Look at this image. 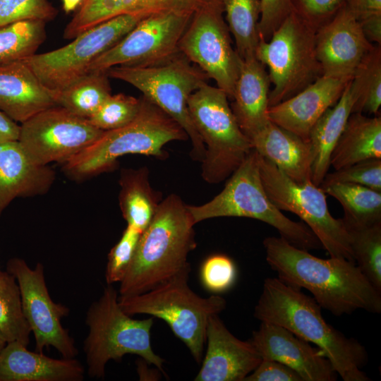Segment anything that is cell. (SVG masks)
<instances>
[{
  "label": "cell",
  "instance_id": "1",
  "mask_svg": "<svg viewBox=\"0 0 381 381\" xmlns=\"http://www.w3.org/2000/svg\"><path fill=\"white\" fill-rule=\"evenodd\" d=\"M263 246L266 261L280 280L296 289H306L322 308L334 315H350L358 310L381 312V292L356 262L318 258L281 236L265 238Z\"/></svg>",
  "mask_w": 381,
  "mask_h": 381
},
{
  "label": "cell",
  "instance_id": "2",
  "mask_svg": "<svg viewBox=\"0 0 381 381\" xmlns=\"http://www.w3.org/2000/svg\"><path fill=\"white\" fill-rule=\"evenodd\" d=\"M320 306L301 289L278 277L265 279L253 316L282 326L321 349L344 381H369L361 370L368 361L365 346L348 337L323 318Z\"/></svg>",
  "mask_w": 381,
  "mask_h": 381
},
{
  "label": "cell",
  "instance_id": "3",
  "mask_svg": "<svg viewBox=\"0 0 381 381\" xmlns=\"http://www.w3.org/2000/svg\"><path fill=\"white\" fill-rule=\"evenodd\" d=\"M195 222L181 198L171 194L162 200L146 229L120 282L119 296L140 294L190 266L188 254L196 248Z\"/></svg>",
  "mask_w": 381,
  "mask_h": 381
},
{
  "label": "cell",
  "instance_id": "4",
  "mask_svg": "<svg viewBox=\"0 0 381 381\" xmlns=\"http://www.w3.org/2000/svg\"><path fill=\"white\" fill-rule=\"evenodd\" d=\"M136 117L119 128L104 131L90 145L64 162V172L83 179L111 169L119 157L128 154L167 157L164 146L186 140L181 126L155 104L142 96Z\"/></svg>",
  "mask_w": 381,
  "mask_h": 381
},
{
  "label": "cell",
  "instance_id": "5",
  "mask_svg": "<svg viewBox=\"0 0 381 381\" xmlns=\"http://www.w3.org/2000/svg\"><path fill=\"white\" fill-rule=\"evenodd\" d=\"M258 157V152L252 149L218 195L203 205H188L195 224L222 217H248L272 226L281 237L298 248L308 251L323 249L304 222L288 218L268 197L262 182Z\"/></svg>",
  "mask_w": 381,
  "mask_h": 381
},
{
  "label": "cell",
  "instance_id": "6",
  "mask_svg": "<svg viewBox=\"0 0 381 381\" xmlns=\"http://www.w3.org/2000/svg\"><path fill=\"white\" fill-rule=\"evenodd\" d=\"M85 322L89 328L84 342L87 373L91 377L103 378L110 360L119 361L126 354L140 356L164 373V360L153 351L150 331L153 317L133 319L121 308L113 284H107L98 300L87 310Z\"/></svg>",
  "mask_w": 381,
  "mask_h": 381
},
{
  "label": "cell",
  "instance_id": "7",
  "mask_svg": "<svg viewBox=\"0 0 381 381\" xmlns=\"http://www.w3.org/2000/svg\"><path fill=\"white\" fill-rule=\"evenodd\" d=\"M190 265L145 293L119 296L121 309L132 316L145 314L167 323L198 363L204 356L206 327L210 315L222 312L226 300L219 294L202 298L188 284Z\"/></svg>",
  "mask_w": 381,
  "mask_h": 381
},
{
  "label": "cell",
  "instance_id": "8",
  "mask_svg": "<svg viewBox=\"0 0 381 381\" xmlns=\"http://www.w3.org/2000/svg\"><path fill=\"white\" fill-rule=\"evenodd\" d=\"M109 78L124 81L177 122L192 144L191 157L202 162L205 147L188 108L191 94L207 83L208 76L181 52L169 59L145 66H118L106 71Z\"/></svg>",
  "mask_w": 381,
  "mask_h": 381
},
{
  "label": "cell",
  "instance_id": "9",
  "mask_svg": "<svg viewBox=\"0 0 381 381\" xmlns=\"http://www.w3.org/2000/svg\"><path fill=\"white\" fill-rule=\"evenodd\" d=\"M228 99L224 90L206 83L188 100L191 120L205 147L201 174L209 183L229 178L253 149Z\"/></svg>",
  "mask_w": 381,
  "mask_h": 381
},
{
  "label": "cell",
  "instance_id": "10",
  "mask_svg": "<svg viewBox=\"0 0 381 381\" xmlns=\"http://www.w3.org/2000/svg\"><path fill=\"white\" fill-rule=\"evenodd\" d=\"M315 33L294 10L269 40H260L255 55L268 68L272 85L269 107L291 97L322 75L315 53Z\"/></svg>",
  "mask_w": 381,
  "mask_h": 381
},
{
  "label": "cell",
  "instance_id": "11",
  "mask_svg": "<svg viewBox=\"0 0 381 381\" xmlns=\"http://www.w3.org/2000/svg\"><path fill=\"white\" fill-rule=\"evenodd\" d=\"M258 160L265 190L275 206L296 214L330 257L355 262L349 232L342 219L330 214L322 189L312 181L298 183L292 180L259 155Z\"/></svg>",
  "mask_w": 381,
  "mask_h": 381
},
{
  "label": "cell",
  "instance_id": "12",
  "mask_svg": "<svg viewBox=\"0 0 381 381\" xmlns=\"http://www.w3.org/2000/svg\"><path fill=\"white\" fill-rule=\"evenodd\" d=\"M145 17L121 15L78 35L66 46L23 59L41 83L59 92L87 73L91 63L124 37Z\"/></svg>",
  "mask_w": 381,
  "mask_h": 381
},
{
  "label": "cell",
  "instance_id": "13",
  "mask_svg": "<svg viewBox=\"0 0 381 381\" xmlns=\"http://www.w3.org/2000/svg\"><path fill=\"white\" fill-rule=\"evenodd\" d=\"M179 51L231 99L242 59L232 45L221 0H211L192 15Z\"/></svg>",
  "mask_w": 381,
  "mask_h": 381
},
{
  "label": "cell",
  "instance_id": "14",
  "mask_svg": "<svg viewBox=\"0 0 381 381\" xmlns=\"http://www.w3.org/2000/svg\"><path fill=\"white\" fill-rule=\"evenodd\" d=\"M103 132L88 119L54 106L22 123L18 141L32 162L44 166L53 162H66Z\"/></svg>",
  "mask_w": 381,
  "mask_h": 381
},
{
  "label": "cell",
  "instance_id": "15",
  "mask_svg": "<svg viewBox=\"0 0 381 381\" xmlns=\"http://www.w3.org/2000/svg\"><path fill=\"white\" fill-rule=\"evenodd\" d=\"M191 16L165 12L145 17L97 56L87 73L106 72L118 66H145L169 59L179 52V41Z\"/></svg>",
  "mask_w": 381,
  "mask_h": 381
},
{
  "label": "cell",
  "instance_id": "16",
  "mask_svg": "<svg viewBox=\"0 0 381 381\" xmlns=\"http://www.w3.org/2000/svg\"><path fill=\"white\" fill-rule=\"evenodd\" d=\"M6 272L18 284L23 314L35 337V351L43 353L45 348L53 346L63 358H75L78 350L74 341L61 322L69 309L52 299L43 265L38 262L31 269L24 260L13 258L8 261Z\"/></svg>",
  "mask_w": 381,
  "mask_h": 381
},
{
  "label": "cell",
  "instance_id": "17",
  "mask_svg": "<svg viewBox=\"0 0 381 381\" xmlns=\"http://www.w3.org/2000/svg\"><path fill=\"white\" fill-rule=\"evenodd\" d=\"M315 45L322 75L348 78L353 76L375 46L346 4L316 31Z\"/></svg>",
  "mask_w": 381,
  "mask_h": 381
},
{
  "label": "cell",
  "instance_id": "18",
  "mask_svg": "<svg viewBox=\"0 0 381 381\" xmlns=\"http://www.w3.org/2000/svg\"><path fill=\"white\" fill-rule=\"evenodd\" d=\"M262 359L294 370L302 381H335L337 373L325 353L276 324L261 322L249 339Z\"/></svg>",
  "mask_w": 381,
  "mask_h": 381
},
{
  "label": "cell",
  "instance_id": "19",
  "mask_svg": "<svg viewBox=\"0 0 381 381\" xmlns=\"http://www.w3.org/2000/svg\"><path fill=\"white\" fill-rule=\"evenodd\" d=\"M207 350L195 381H243L262 361L249 341L232 334L218 314L209 317L205 334Z\"/></svg>",
  "mask_w": 381,
  "mask_h": 381
},
{
  "label": "cell",
  "instance_id": "20",
  "mask_svg": "<svg viewBox=\"0 0 381 381\" xmlns=\"http://www.w3.org/2000/svg\"><path fill=\"white\" fill-rule=\"evenodd\" d=\"M350 80L322 75L295 95L270 107L269 119L308 142L314 124L337 102Z\"/></svg>",
  "mask_w": 381,
  "mask_h": 381
},
{
  "label": "cell",
  "instance_id": "21",
  "mask_svg": "<svg viewBox=\"0 0 381 381\" xmlns=\"http://www.w3.org/2000/svg\"><path fill=\"white\" fill-rule=\"evenodd\" d=\"M211 0H83L66 25L64 37L73 40L105 20L121 15L143 17L158 13L192 16Z\"/></svg>",
  "mask_w": 381,
  "mask_h": 381
},
{
  "label": "cell",
  "instance_id": "22",
  "mask_svg": "<svg viewBox=\"0 0 381 381\" xmlns=\"http://www.w3.org/2000/svg\"><path fill=\"white\" fill-rule=\"evenodd\" d=\"M54 106V92L23 60L0 64V110L10 119L22 123Z\"/></svg>",
  "mask_w": 381,
  "mask_h": 381
},
{
  "label": "cell",
  "instance_id": "23",
  "mask_svg": "<svg viewBox=\"0 0 381 381\" xmlns=\"http://www.w3.org/2000/svg\"><path fill=\"white\" fill-rule=\"evenodd\" d=\"M85 368L75 358L55 359L18 341L0 351V381H81Z\"/></svg>",
  "mask_w": 381,
  "mask_h": 381
},
{
  "label": "cell",
  "instance_id": "24",
  "mask_svg": "<svg viewBox=\"0 0 381 381\" xmlns=\"http://www.w3.org/2000/svg\"><path fill=\"white\" fill-rule=\"evenodd\" d=\"M270 80L265 66L255 56L242 59L230 107L249 141L270 121Z\"/></svg>",
  "mask_w": 381,
  "mask_h": 381
},
{
  "label": "cell",
  "instance_id": "25",
  "mask_svg": "<svg viewBox=\"0 0 381 381\" xmlns=\"http://www.w3.org/2000/svg\"><path fill=\"white\" fill-rule=\"evenodd\" d=\"M54 179L53 169L32 162L18 140L0 142V215L16 198L45 193Z\"/></svg>",
  "mask_w": 381,
  "mask_h": 381
},
{
  "label": "cell",
  "instance_id": "26",
  "mask_svg": "<svg viewBox=\"0 0 381 381\" xmlns=\"http://www.w3.org/2000/svg\"><path fill=\"white\" fill-rule=\"evenodd\" d=\"M252 148L292 180L311 181L313 155L309 142L270 120L250 140Z\"/></svg>",
  "mask_w": 381,
  "mask_h": 381
},
{
  "label": "cell",
  "instance_id": "27",
  "mask_svg": "<svg viewBox=\"0 0 381 381\" xmlns=\"http://www.w3.org/2000/svg\"><path fill=\"white\" fill-rule=\"evenodd\" d=\"M358 71L348 82L337 102L327 109L313 126L308 138L313 155L311 181L319 186L330 167L331 153L352 113L361 90Z\"/></svg>",
  "mask_w": 381,
  "mask_h": 381
},
{
  "label": "cell",
  "instance_id": "28",
  "mask_svg": "<svg viewBox=\"0 0 381 381\" xmlns=\"http://www.w3.org/2000/svg\"><path fill=\"white\" fill-rule=\"evenodd\" d=\"M381 158V117L351 113L330 155L334 169Z\"/></svg>",
  "mask_w": 381,
  "mask_h": 381
},
{
  "label": "cell",
  "instance_id": "29",
  "mask_svg": "<svg viewBox=\"0 0 381 381\" xmlns=\"http://www.w3.org/2000/svg\"><path fill=\"white\" fill-rule=\"evenodd\" d=\"M147 167L121 171L119 205L127 225L141 233L151 222L161 200L151 187Z\"/></svg>",
  "mask_w": 381,
  "mask_h": 381
},
{
  "label": "cell",
  "instance_id": "30",
  "mask_svg": "<svg viewBox=\"0 0 381 381\" xmlns=\"http://www.w3.org/2000/svg\"><path fill=\"white\" fill-rule=\"evenodd\" d=\"M320 187L341 205V219L347 230L381 222V192L358 184L339 182Z\"/></svg>",
  "mask_w": 381,
  "mask_h": 381
},
{
  "label": "cell",
  "instance_id": "31",
  "mask_svg": "<svg viewBox=\"0 0 381 381\" xmlns=\"http://www.w3.org/2000/svg\"><path fill=\"white\" fill-rule=\"evenodd\" d=\"M111 95L106 72H91L54 92L57 106L78 116L90 119Z\"/></svg>",
  "mask_w": 381,
  "mask_h": 381
},
{
  "label": "cell",
  "instance_id": "32",
  "mask_svg": "<svg viewBox=\"0 0 381 381\" xmlns=\"http://www.w3.org/2000/svg\"><path fill=\"white\" fill-rule=\"evenodd\" d=\"M224 19L241 59L255 56L260 42V0H221Z\"/></svg>",
  "mask_w": 381,
  "mask_h": 381
},
{
  "label": "cell",
  "instance_id": "33",
  "mask_svg": "<svg viewBox=\"0 0 381 381\" xmlns=\"http://www.w3.org/2000/svg\"><path fill=\"white\" fill-rule=\"evenodd\" d=\"M31 332L17 281L8 272L0 270V333L7 343L18 341L27 346Z\"/></svg>",
  "mask_w": 381,
  "mask_h": 381
},
{
  "label": "cell",
  "instance_id": "34",
  "mask_svg": "<svg viewBox=\"0 0 381 381\" xmlns=\"http://www.w3.org/2000/svg\"><path fill=\"white\" fill-rule=\"evenodd\" d=\"M45 38V22L42 20H22L0 28V64L33 55Z\"/></svg>",
  "mask_w": 381,
  "mask_h": 381
},
{
  "label": "cell",
  "instance_id": "35",
  "mask_svg": "<svg viewBox=\"0 0 381 381\" xmlns=\"http://www.w3.org/2000/svg\"><path fill=\"white\" fill-rule=\"evenodd\" d=\"M347 231L356 265L371 284L381 292V222Z\"/></svg>",
  "mask_w": 381,
  "mask_h": 381
},
{
  "label": "cell",
  "instance_id": "36",
  "mask_svg": "<svg viewBox=\"0 0 381 381\" xmlns=\"http://www.w3.org/2000/svg\"><path fill=\"white\" fill-rule=\"evenodd\" d=\"M357 71L361 77V86L352 113L377 116L381 104L380 45L375 46Z\"/></svg>",
  "mask_w": 381,
  "mask_h": 381
},
{
  "label": "cell",
  "instance_id": "37",
  "mask_svg": "<svg viewBox=\"0 0 381 381\" xmlns=\"http://www.w3.org/2000/svg\"><path fill=\"white\" fill-rule=\"evenodd\" d=\"M140 104V98L123 93L111 95L88 120L103 131L119 128L136 117Z\"/></svg>",
  "mask_w": 381,
  "mask_h": 381
},
{
  "label": "cell",
  "instance_id": "38",
  "mask_svg": "<svg viewBox=\"0 0 381 381\" xmlns=\"http://www.w3.org/2000/svg\"><path fill=\"white\" fill-rule=\"evenodd\" d=\"M354 183L381 192V158H371L327 173L320 186L332 183Z\"/></svg>",
  "mask_w": 381,
  "mask_h": 381
},
{
  "label": "cell",
  "instance_id": "39",
  "mask_svg": "<svg viewBox=\"0 0 381 381\" xmlns=\"http://www.w3.org/2000/svg\"><path fill=\"white\" fill-rule=\"evenodd\" d=\"M141 232L127 225L121 237L111 249L105 271L107 284L120 283L134 256Z\"/></svg>",
  "mask_w": 381,
  "mask_h": 381
},
{
  "label": "cell",
  "instance_id": "40",
  "mask_svg": "<svg viewBox=\"0 0 381 381\" xmlns=\"http://www.w3.org/2000/svg\"><path fill=\"white\" fill-rule=\"evenodd\" d=\"M57 14L47 0H0V28L28 20L47 22Z\"/></svg>",
  "mask_w": 381,
  "mask_h": 381
},
{
  "label": "cell",
  "instance_id": "41",
  "mask_svg": "<svg viewBox=\"0 0 381 381\" xmlns=\"http://www.w3.org/2000/svg\"><path fill=\"white\" fill-rule=\"evenodd\" d=\"M200 276L203 286L213 294L226 291L234 284L237 270L234 261L226 255L209 256L202 262Z\"/></svg>",
  "mask_w": 381,
  "mask_h": 381
},
{
  "label": "cell",
  "instance_id": "42",
  "mask_svg": "<svg viewBox=\"0 0 381 381\" xmlns=\"http://www.w3.org/2000/svg\"><path fill=\"white\" fill-rule=\"evenodd\" d=\"M294 10L316 31L345 5L346 0H291Z\"/></svg>",
  "mask_w": 381,
  "mask_h": 381
},
{
  "label": "cell",
  "instance_id": "43",
  "mask_svg": "<svg viewBox=\"0 0 381 381\" xmlns=\"http://www.w3.org/2000/svg\"><path fill=\"white\" fill-rule=\"evenodd\" d=\"M370 42L381 44V0H346Z\"/></svg>",
  "mask_w": 381,
  "mask_h": 381
},
{
  "label": "cell",
  "instance_id": "44",
  "mask_svg": "<svg viewBox=\"0 0 381 381\" xmlns=\"http://www.w3.org/2000/svg\"><path fill=\"white\" fill-rule=\"evenodd\" d=\"M260 37L267 41L272 33L294 11L291 0H260Z\"/></svg>",
  "mask_w": 381,
  "mask_h": 381
},
{
  "label": "cell",
  "instance_id": "45",
  "mask_svg": "<svg viewBox=\"0 0 381 381\" xmlns=\"http://www.w3.org/2000/svg\"><path fill=\"white\" fill-rule=\"evenodd\" d=\"M243 381H302L291 368L274 360L262 359Z\"/></svg>",
  "mask_w": 381,
  "mask_h": 381
},
{
  "label": "cell",
  "instance_id": "46",
  "mask_svg": "<svg viewBox=\"0 0 381 381\" xmlns=\"http://www.w3.org/2000/svg\"><path fill=\"white\" fill-rule=\"evenodd\" d=\"M20 126L0 110V142L18 140Z\"/></svg>",
  "mask_w": 381,
  "mask_h": 381
},
{
  "label": "cell",
  "instance_id": "47",
  "mask_svg": "<svg viewBox=\"0 0 381 381\" xmlns=\"http://www.w3.org/2000/svg\"><path fill=\"white\" fill-rule=\"evenodd\" d=\"M147 362L143 358L137 363L138 374L140 380H157L159 378L157 368L150 369L146 365ZM160 371V370H159Z\"/></svg>",
  "mask_w": 381,
  "mask_h": 381
},
{
  "label": "cell",
  "instance_id": "48",
  "mask_svg": "<svg viewBox=\"0 0 381 381\" xmlns=\"http://www.w3.org/2000/svg\"><path fill=\"white\" fill-rule=\"evenodd\" d=\"M63 8L66 13L75 11L83 0H61Z\"/></svg>",
  "mask_w": 381,
  "mask_h": 381
},
{
  "label": "cell",
  "instance_id": "49",
  "mask_svg": "<svg viewBox=\"0 0 381 381\" xmlns=\"http://www.w3.org/2000/svg\"><path fill=\"white\" fill-rule=\"evenodd\" d=\"M6 343L7 342H6V339H4V337L0 333V351L5 346Z\"/></svg>",
  "mask_w": 381,
  "mask_h": 381
}]
</instances>
